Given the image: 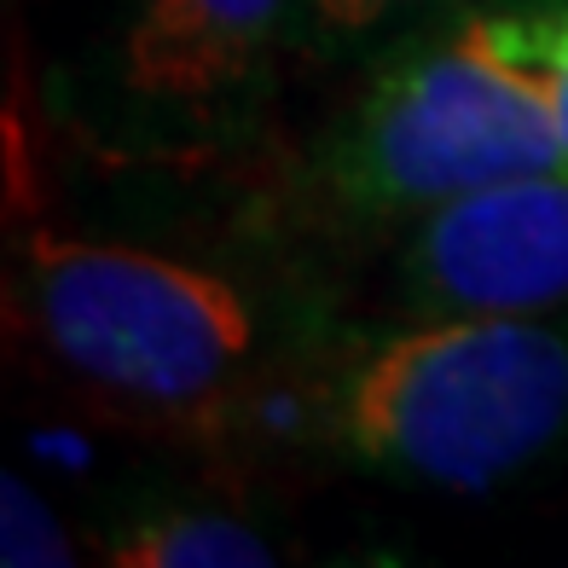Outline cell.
Returning <instances> with one entry per match:
<instances>
[{"label":"cell","mask_w":568,"mask_h":568,"mask_svg":"<svg viewBox=\"0 0 568 568\" xmlns=\"http://www.w3.org/2000/svg\"><path fill=\"white\" fill-rule=\"evenodd\" d=\"M12 320L82 400L163 435H232L302 395L337 320L302 284L210 255L30 226Z\"/></svg>","instance_id":"obj_1"},{"label":"cell","mask_w":568,"mask_h":568,"mask_svg":"<svg viewBox=\"0 0 568 568\" xmlns=\"http://www.w3.org/2000/svg\"><path fill=\"white\" fill-rule=\"evenodd\" d=\"M343 470L412 494L487 499L568 453V320L400 314L343 325L296 395Z\"/></svg>","instance_id":"obj_2"},{"label":"cell","mask_w":568,"mask_h":568,"mask_svg":"<svg viewBox=\"0 0 568 568\" xmlns=\"http://www.w3.org/2000/svg\"><path fill=\"white\" fill-rule=\"evenodd\" d=\"M557 163L551 105L505 7L458 0L366 59L302 180L331 221L406 232L453 197Z\"/></svg>","instance_id":"obj_3"},{"label":"cell","mask_w":568,"mask_h":568,"mask_svg":"<svg viewBox=\"0 0 568 568\" xmlns=\"http://www.w3.org/2000/svg\"><path fill=\"white\" fill-rule=\"evenodd\" d=\"M296 36L302 0H116L47 99L111 169H221L267 140Z\"/></svg>","instance_id":"obj_4"},{"label":"cell","mask_w":568,"mask_h":568,"mask_svg":"<svg viewBox=\"0 0 568 568\" xmlns=\"http://www.w3.org/2000/svg\"><path fill=\"white\" fill-rule=\"evenodd\" d=\"M400 314L568 320V163L453 197L400 232Z\"/></svg>","instance_id":"obj_5"},{"label":"cell","mask_w":568,"mask_h":568,"mask_svg":"<svg viewBox=\"0 0 568 568\" xmlns=\"http://www.w3.org/2000/svg\"><path fill=\"white\" fill-rule=\"evenodd\" d=\"M99 557L116 568H267L278 562V534L210 494H145L116 505L99 528Z\"/></svg>","instance_id":"obj_6"},{"label":"cell","mask_w":568,"mask_h":568,"mask_svg":"<svg viewBox=\"0 0 568 568\" xmlns=\"http://www.w3.org/2000/svg\"><path fill=\"white\" fill-rule=\"evenodd\" d=\"M447 7H458V0H302L296 64H366L395 36L442 18Z\"/></svg>","instance_id":"obj_7"},{"label":"cell","mask_w":568,"mask_h":568,"mask_svg":"<svg viewBox=\"0 0 568 568\" xmlns=\"http://www.w3.org/2000/svg\"><path fill=\"white\" fill-rule=\"evenodd\" d=\"M75 534L59 516V505L41 494L30 476L7 470L0 476V562L7 568H70Z\"/></svg>","instance_id":"obj_8"},{"label":"cell","mask_w":568,"mask_h":568,"mask_svg":"<svg viewBox=\"0 0 568 568\" xmlns=\"http://www.w3.org/2000/svg\"><path fill=\"white\" fill-rule=\"evenodd\" d=\"M510 18V36L523 47V59L539 75V93L551 105L557 145L568 163V0H499Z\"/></svg>","instance_id":"obj_9"}]
</instances>
